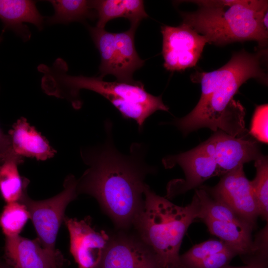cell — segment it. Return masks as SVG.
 Instances as JSON below:
<instances>
[{
  "instance_id": "obj_30",
  "label": "cell",
  "mask_w": 268,
  "mask_h": 268,
  "mask_svg": "<svg viewBox=\"0 0 268 268\" xmlns=\"http://www.w3.org/2000/svg\"><path fill=\"white\" fill-rule=\"evenodd\" d=\"M0 268H13L8 264H7L4 260H0Z\"/></svg>"
},
{
  "instance_id": "obj_11",
  "label": "cell",
  "mask_w": 268,
  "mask_h": 268,
  "mask_svg": "<svg viewBox=\"0 0 268 268\" xmlns=\"http://www.w3.org/2000/svg\"><path fill=\"white\" fill-rule=\"evenodd\" d=\"M162 163L167 169L179 165L185 175V179L173 180L169 183L166 195L168 198L198 187L211 177L219 176L214 161L198 146L185 152L167 156L162 159Z\"/></svg>"
},
{
  "instance_id": "obj_17",
  "label": "cell",
  "mask_w": 268,
  "mask_h": 268,
  "mask_svg": "<svg viewBox=\"0 0 268 268\" xmlns=\"http://www.w3.org/2000/svg\"><path fill=\"white\" fill-rule=\"evenodd\" d=\"M91 5L98 20L96 27L105 28L110 21L118 18L129 20L131 26L138 27L143 19L148 17L141 0H96Z\"/></svg>"
},
{
  "instance_id": "obj_8",
  "label": "cell",
  "mask_w": 268,
  "mask_h": 268,
  "mask_svg": "<svg viewBox=\"0 0 268 268\" xmlns=\"http://www.w3.org/2000/svg\"><path fill=\"white\" fill-rule=\"evenodd\" d=\"M162 54L164 67L170 71H182L195 66L208 41L189 25H163Z\"/></svg>"
},
{
  "instance_id": "obj_31",
  "label": "cell",
  "mask_w": 268,
  "mask_h": 268,
  "mask_svg": "<svg viewBox=\"0 0 268 268\" xmlns=\"http://www.w3.org/2000/svg\"><path fill=\"white\" fill-rule=\"evenodd\" d=\"M2 39H3V37H2V35H1L0 36V43L2 41Z\"/></svg>"
},
{
  "instance_id": "obj_4",
  "label": "cell",
  "mask_w": 268,
  "mask_h": 268,
  "mask_svg": "<svg viewBox=\"0 0 268 268\" xmlns=\"http://www.w3.org/2000/svg\"><path fill=\"white\" fill-rule=\"evenodd\" d=\"M200 8L181 13L183 23L204 36L208 43L222 46L253 40L261 47L268 42V31L262 24L268 0H191Z\"/></svg>"
},
{
  "instance_id": "obj_19",
  "label": "cell",
  "mask_w": 268,
  "mask_h": 268,
  "mask_svg": "<svg viewBox=\"0 0 268 268\" xmlns=\"http://www.w3.org/2000/svg\"><path fill=\"white\" fill-rule=\"evenodd\" d=\"M23 161V158L11 157L0 164V194L6 203L19 202L27 193L30 181L18 169Z\"/></svg>"
},
{
  "instance_id": "obj_23",
  "label": "cell",
  "mask_w": 268,
  "mask_h": 268,
  "mask_svg": "<svg viewBox=\"0 0 268 268\" xmlns=\"http://www.w3.org/2000/svg\"><path fill=\"white\" fill-rule=\"evenodd\" d=\"M30 215L26 206L21 202L7 203L0 214V227L5 237L20 235Z\"/></svg>"
},
{
  "instance_id": "obj_18",
  "label": "cell",
  "mask_w": 268,
  "mask_h": 268,
  "mask_svg": "<svg viewBox=\"0 0 268 268\" xmlns=\"http://www.w3.org/2000/svg\"><path fill=\"white\" fill-rule=\"evenodd\" d=\"M137 27L131 26L127 31L115 33L117 80L133 81L134 72L145 63L138 56L135 47L134 34Z\"/></svg>"
},
{
  "instance_id": "obj_10",
  "label": "cell",
  "mask_w": 268,
  "mask_h": 268,
  "mask_svg": "<svg viewBox=\"0 0 268 268\" xmlns=\"http://www.w3.org/2000/svg\"><path fill=\"white\" fill-rule=\"evenodd\" d=\"M198 146L214 161L219 176L262 155L255 141L245 136H233L220 130Z\"/></svg>"
},
{
  "instance_id": "obj_13",
  "label": "cell",
  "mask_w": 268,
  "mask_h": 268,
  "mask_svg": "<svg viewBox=\"0 0 268 268\" xmlns=\"http://www.w3.org/2000/svg\"><path fill=\"white\" fill-rule=\"evenodd\" d=\"M5 238L4 261L13 268H63L67 262L59 250L44 248L37 238Z\"/></svg>"
},
{
  "instance_id": "obj_5",
  "label": "cell",
  "mask_w": 268,
  "mask_h": 268,
  "mask_svg": "<svg viewBox=\"0 0 268 268\" xmlns=\"http://www.w3.org/2000/svg\"><path fill=\"white\" fill-rule=\"evenodd\" d=\"M143 195L132 228L153 250L162 268H181L180 248L188 228L198 217L197 196L195 194L189 204L179 206L157 195L147 184Z\"/></svg>"
},
{
  "instance_id": "obj_20",
  "label": "cell",
  "mask_w": 268,
  "mask_h": 268,
  "mask_svg": "<svg viewBox=\"0 0 268 268\" xmlns=\"http://www.w3.org/2000/svg\"><path fill=\"white\" fill-rule=\"evenodd\" d=\"M54 9L53 15L46 18L47 24H68L72 22H85L96 16L91 0H52L48 1Z\"/></svg>"
},
{
  "instance_id": "obj_16",
  "label": "cell",
  "mask_w": 268,
  "mask_h": 268,
  "mask_svg": "<svg viewBox=\"0 0 268 268\" xmlns=\"http://www.w3.org/2000/svg\"><path fill=\"white\" fill-rule=\"evenodd\" d=\"M44 17L36 6V1L27 0H0V20L2 32L13 31L23 41L30 39L31 32L25 23L33 24L40 31L43 29Z\"/></svg>"
},
{
  "instance_id": "obj_2",
  "label": "cell",
  "mask_w": 268,
  "mask_h": 268,
  "mask_svg": "<svg viewBox=\"0 0 268 268\" xmlns=\"http://www.w3.org/2000/svg\"><path fill=\"white\" fill-rule=\"evenodd\" d=\"M267 55L266 50L255 53L243 50L234 53L225 65L216 70L195 73L192 79L201 83L200 99L189 114L174 122L175 125L185 134L207 127L235 137L246 136L245 111L233 98L240 87L250 78L267 83V73L263 67Z\"/></svg>"
},
{
  "instance_id": "obj_22",
  "label": "cell",
  "mask_w": 268,
  "mask_h": 268,
  "mask_svg": "<svg viewBox=\"0 0 268 268\" xmlns=\"http://www.w3.org/2000/svg\"><path fill=\"white\" fill-rule=\"evenodd\" d=\"M200 209L198 218L208 217L221 221H230L253 229L231 208L213 197L202 187L196 190Z\"/></svg>"
},
{
  "instance_id": "obj_29",
  "label": "cell",
  "mask_w": 268,
  "mask_h": 268,
  "mask_svg": "<svg viewBox=\"0 0 268 268\" xmlns=\"http://www.w3.org/2000/svg\"><path fill=\"white\" fill-rule=\"evenodd\" d=\"M221 268H266V267L263 263L257 262L252 263L247 266L242 267H233L227 265Z\"/></svg>"
},
{
  "instance_id": "obj_14",
  "label": "cell",
  "mask_w": 268,
  "mask_h": 268,
  "mask_svg": "<svg viewBox=\"0 0 268 268\" xmlns=\"http://www.w3.org/2000/svg\"><path fill=\"white\" fill-rule=\"evenodd\" d=\"M206 224L209 232L237 252L241 256H253L261 252L266 253L267 231L264 230L260 239L254 242L249 227L226 221L208 217L201 219Z\"/></svg>"
},
{
  "instance_id": "obj_7",
  "label": "cell",
  "mask_w": 268,
  "mask_h": 268,
  "mask_svg": "<svg viewBox=\"0 0 268 268\" xmlns=\"http://www.w3.org/2000/svg\"><path fill=\"white\" fill-rule=\"evenodd\" d=\"M95 268H162L151 248L132 228L117 229Z\"/></svg>"
},
{
  "instance_id": "obj_28",
  "label": "cell",
  "mask_w": 268,
  "mask_h": 268,
  "mask_svg": "<svg viewBox=\"0 0 268 268\" xmlns=\"http://www.w3.org/2000/svg\"><path fill=\"white\" fill-rule=\"evenodd\" d=\"M13 157L9 136L8 134H4L0 128V164L6 159Z\"/></svg>"
},
{
  "instance_id": "obj_9",
  "label": "cell",
  "mask_w": 268,
  "mask_h": 268,
  "mask_svg": "<svg viewBox=\"0 0 268 268\" xmlns=\"http://www.w3.org/2000/svg\"><path fill=\"white\" fill-rule=\"evenodd\" d=\"M201 187L212 197L231 208L253 230L255 228L259 210L243 165L223 175L214 187Z\"/></svg>"
},
{
  "instance_id": "obj_21",
  "label": "cell",
  "mask_w": 268,
  "mask_h": 268,
  "mask_svg": "<svg viewBox=\"0 0 268 268\" xmlns=\"http://www.w3.org/2000/svg\"><path fill=\"white\" fill-rule=\"evenodd\" d=\"M88 29L100 55L99 76L102 78L107 74H112L116 76L117 62L115 33L107 31L105 28H100L96 26H88Z\"/></svg>"
},
{
  "instance_id": "obj_24",
  "label": "cell",
  "mask_w": 268,
  "mask_h": 268,
  "mask_svg": "<svg viewBox=\"0 0 268 268\" xmlns=\"http://www.w3.org/2000/svg\"><path fill=\"white\" fill-rule=\"evenodd\" d=\"M256 175L250 181L252 192L256 201L259 216L268 221V161L267 157L260 155L255 160Z\"/></svg>"
},
{
  "instance_id": "obj_25",
  "label": "cell",
  "mask_w": 268,
  "mask_h": 268,
  "mask_svg": "<svg viewBox=\"0 0 268 268\" xmlns=\"http://www.w3.org/2000/svg\"><path fill=\"white\" fill-rule=\"evenodd\" d=\"M230 248L231 247L220 240H208L195 245L183 255H180L181 268H189L205 258Z\"/></svg>"
},
{
  "instance_id": "obj_3",
  "label": "cell",
  "mask_w": 268,
  "mask_h": 268,
  "mask_svg": "<svg viewBox=\"0 0 268 268\" xmlns=\"http://www.w3.org/2000/svg\"><path fill=\"white\" fill-rule=\"evenodd\" d=\"M37 69L43 74L41 87L46 94L67 99L75 109H79L82 104L80 90L94 91L107 99L124 118L135 121L139 131L147 119L156 111H168L161 95L150 94L139 81H106L100 76L69 75L68 65L61 58L51 66L42 64Z\"/></svg>"
},
{
  "instance_id": "obj_6",
  "label": "cell",
  "mask_w": 268,
  "mask_h": 268,
  "mask_svg": "<svg viewBox=\"0 0 268 268\" xmlns=\"http://www.w3.org/2000/svg\"><path fill=\"white\" fill-rule=\"evenodd\" d=\"M63 187L60 193L47 199L32 200L27 193L19 201L28 209L37 239L44 248L52 251L57 250L56 240L66 208L78 196L77 179L73 175L66 178Z\"/></svg>"
},
{
  "instance_id": "obj_15",
  "label": "cell",
  "mask_w": 268,
  "mask_h": 268,
  "mask_svg": "<svg viewBox=\"0 0 268 268\" xmlns=\"http://www.w3.org/2000/svg\"><path fill=\"white\" fill-rule=\"evenodd\" d=\"M8 135L14 156L45 161L53 157L57 152L46 138L24 117L14 124Z\"/></svg>"
},
{
  "instance_id": "obj_12",
  "label": "cell",
  "mask_w": 268,
  "mask_h": 268,
  "mask_svg": "<svg viewBox=\"0 0 268 268\" xmlns=\"http://www.w3.org/2000/svg\"><path fill=\"white\" fill-rule=\"evenodd\" d=\"M64 223L69 238V251L78 268H95L107 245L110 235L96 231L90 217L78 220L66 216Z\"/></svg>"
},
{
  "instance_id": "obj_1",
  "label": "cell",
  "mask_w": 268,
  "mask_h": 268,
  "mask_svg": "<svg viewBox=\"0 0 268 268\" xmlns=\"http://www.w3.org/2000/svg\"><path fill=\"white\" fill-rule=\"evenodd\" d=\"M104 128L103 143L80 150L88 167L77 179V192L95 198L117 229H129L143 204L144 180L155 169L146 162L145 144L134 142L123 154L114 145L110 120Z\"/></svg>"
},
{
  "instance_id": "obj_26",
  "label": "cell",
  "mask_w": 268,
  "mask_h": 268,
  "mask_svg": "<svg viewBox=\"0 0 268 268\" xmlns=\"http://www.w3.org/2000/svg\"><path fill=\"white\" fill-rule=\"evenodd\" d=\"M268 106L259 105L255 109L250 126V134L258 141L267 143Z\"/></svg>"
},
{
  "instance_id": "obj_27",
  "label": "cell",
  "mask_w": 268,
  "mask_h": 268,
  "mask_svg": "<svg viewBox=\"0 0 268 268\" xmlns=\"http://www.w3.org/2000/svg\"><path fill=\"white\" fill-rule=\"evenodd\" d=\"M237 255L236 251L230 248L223 251L213 254L189 268H221L228 265L231 260Z\"/></svg>"
}]
</instances>
